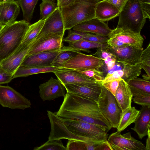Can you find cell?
Segmentation results:
<instances>
[{
    "label": "cell",
    "mask_w": 150,
    "mask_h": 150,
    "mask_svg": "<svg viewBox=\"0 0 150 150\" xmlns=\"http://www.w3.org/2000/svg\"><path fill=\"white\" fill-rule=\"evenodd\" d=\"M56 113L63 119L78 120L95 125L107 132L112 128L100 112L97 102L78 94L67 92Z\"/></svg>",
    "instance_id": "6da1fadb"
},
{
    "label": "cell",
    "mask_w": 150,
    "mask_h": 150,
    "mask_svg": "<svg viewBox=\"0 0 150 150\" xmlns=\"http://www.w3.org/2000/svg\"><path fill=\"white\" fill-rule=\"evenodd\" d=\"M30 25L23 20L15 21L4 27L0 31V62L19 47Z\"/></svg>",
    "instance_id": "7a4b0ae2"
},
{
    "label": "cell",
    "mask_w": 150,
    "mask_h": 150,
    "mask_svg": "<svg viewBox=\"0 0 150 150\" xmlns=\"http://www.w3.org/2000/svg\"><path fill=\"white\" fill-rule=\"evenodd\" d=\"M103 0H75L69 5L60 8L65 30L95 18V8L98 2Z\"/></svg>",
    "instance_id": "3957f363"
},
{
    "label": "cell",
    "mask_w": 150,
    "mask_h": 150,
    "mask_svg": "<svg viewBox=\"0 0 150 150\" xmlns=\"http://www.w3.org/2000/svg\"><path fill=\"white\" fill-rule=\"evenodd\" d=\"M116 28L140 33L146 22L138 0H128L120 12Z\"/></svg>",
    "instance_id": "277c9868"
},
{
    "label": "cell",
    "mask_w": 150,
    "mask_h": 150,
    "mask_svg": "<svg viewBox=\"0 0 150 150\" xmlns=\"http://www.w3.org/2000/svg\"><path fill=\"white\" fill-rule=\"evenodd\" d=\"M62 119L68 129L83 142L101 143L107 140V132L97 125L78 120Z\"/></svg>",
    "instance_id": "5b68a950"
},
{
    "label": "cell",
    "mask_w": 150,
    "mask_h": 150,
    "mask_svg": "<svg viewBox=\"0 0 150 150\" xmlns=\"http://www.w3.org/2000/svg\"><path fill=\"white\" fill-rule=\"evenodd\" d=\"M97 103L100 112L111 127L116 128L122 111L115 96L102 86Z\"/></svg>",
    "instance_id": "8992f818"
},
{
    "label": "cell",
    "mask_w": 150,
    "mask_h": 150,
    "mask_svg": "<svg viewBox=\"0 0 150 150\" xmlns=\"http://www.w3.org/2000/svg\"><path fill=\"white\" fill-rule=\"evenodd\" d=\"M0 104L4 107L23 110L31 105L29 100L12 88L0 85Z\"/></svg>",
    "instance_id": "52a82bcc"
},
{
    "label": "cell",
    "mask_w": 150,
    "mask_h": 150,
    "mask_svg": "<svg viewBox=\"0 0 150 150\" xmlns=\"http://www.w3.org/2000/svg\"><path fill=\"white\" fill-rule=\"evenodd\" d=\"M104 64L103 60L80 52L64 62L62 67L74 70L99 69Z\"/></svg>",
    "instance_id": "ba28073f"
},
{
    "label": "cell",
    "mask_w": 150,
    "mask_h": 150,
    "mask_svg": "<svg viewBox=\"0 0 150 150\" xmlns=\"http://www.w3.org/2000/svg\"><path fill=\"white\" fill-rule=\"evenodd\" d=\"M108 141L113 150H146L142 142L132 137L130 132L121 134L117 131L111 134Z\"/></svg>",
    "instance_id": "9c48e42d"
},
{
    "label": "cell",
    "mask_w": 150,
    "mask_h": 150,
    "mask_svg": "<svg viewBox=\"0 0 150 150\" xmlns=\"http://www.w3.org/2000/svg\"><path fill=\"white\" fill-rule=\"evenodd\" d=\"M65 31L61 11L59 7L45 20L42 29L34 41L51 35L64 36Z\"/></svg>",
    "instance_id": "30bf717a"
},
{
    "label": "cell",
    "mask_w": 150,
    "mask_h": 150,
    "mask_svg": "<svg viewBox=\"0 0 150 150\" xmlns=\"http://www.w3.org/2000/svg\"><path fill=\"white\" fill-rule=\"evenodd\" d=\"M63 37L59 35H51L36 41L34 40L26 55L61 49L64 46L62 41Z\"/></svg>",
    "instance_id": "8fae6325"
},
{
    "label": "cell",
    "mask_w": 150,
    "mask_h": 150,
    "mask_svg": "<svg viewBox=\"0 0 150 150\" xmlns=\"http://www.w3.org/2000/svg\"><path fill=\"white\" fill-rule=\"evenodd\" d=\"M107 49L113 55L116 62L133 65L138 64L143 50L128 45L117 48L108 46Z\"/></svg>",
    "instance_id": "7c38bea8"
},
{
    "label": "cell",
    "mask_w": 150,
    "mask_h": 150,
    "mask_svg": "<svg viewBox=\"0 0 150 150\" xmlns=\"http://www.w3.org/2000/svg\"><path fill=\"white\" fill-rule=\"evenodd\" d=\"M33 42L21 44L13 53L0 62V66L5 71L13 75L21 66Z\"/></svg>",
    "instance_id": "4fadbf2b"
},
{
    "label": "cell",
    "mask_w": 150,
    "mask_h": 150,
    "mask_svg": "<svg viewBox=\"0 0 150 150\" xmlns=\"http://www.w3.org/2000/svg\"><path fill=\"white\" fill-rule=\"evenodd\" d=\"M40 97L43 101H50L65 95V88L58 79L52 77L39 86Z\"/></svg>",
    "instance_id": "5bb4252c"
},
{
    "label": "cell",
    "mask_w": 150,
    "mask_h": 150,
    "mask_svg": "<svg viewBox=\"0 0 150 150\" xmlns=\"http://www.w3.org/2000/svg\"><path fill=\"white\" fill-rule=\"evenodd\" d=\"M67 92L78 94L97 102L101 91L100 83H75L64 85Z\"/></svg>",
    "instance_id": "9a60e30c"
},
{
    "label": "cell",
    "mask_w": 150,
    "mask_h": 150,
    "mask_svg": "<svg viewBox=\"0 0 150 150\" xmlns=\"http://www.w3.org/2000/svg\"><path fill=\"white\" fill-rule=\"evenodd\" d=\"M108 37L115 38L127 45L143 50L144 38L140 33H135L129 30L116 28L112 30Z\"/></svg>",
    "instance_id": "2e32d148"
},
{
    "label": "cell",
    "mask_w": 150,
    "mask_h": 150,
    "mask_svg": "<svg viewBox=\"0 0 150 150\" xmlns=\"http://www.w3.org/2000/svg\"><path fill=\"white\" fill-rule=\"evenodd\" d=\"M53 73L64 85L75 83H100L80 73L74 69L63 68Z\"/></svg>",
    "instance_id": "e0dca14e"
},
{
    "label": "cell",
    "mask_w": 150,
    "mask_h": 150,
    "mask_svg": "<svg viewBox=\"0 0 150 150\" xmlns=\"http://www.w3.org/2000/svg\"><path fill=\"white\" fill-rule=\"evenodd\" d=\"M72 29L76 31L108 37L112 31L107 24L96 18L80 23Z\"/></svg>",
    "instance_id": "ac0fdd59"
},
{
    "label": "cell",
    "mask_w": 150,
    "mask_h": 150,
    "mask_svg": "<svg viewBox=\"0 0 150 150\" xmlns=\"http://www.w3.org/2000/svg\"><path fill=\"white\" fill-rule=\"evenodd\" d=\"M20 11V7L16 1H0V24L5 26L15 21Z\"/></svg>",
    "instance_id": "d6986e66"
},
{
    "label": "cell",
    "mask_w": 150,
    "mask_h": 150,
    "mask_svg": "<svg viewBox=\"0 0 150 150\" xmlns=\"http://www.w3.org/2000/svg\"><path fill=\"white\" fill-rule=\"evenodd\" d=\"M61 49L26 55L21 66H50Z\"/></svg>",
    "instance_id": "ffe728a7"
},
{
    "label": "cell",
    "mask_w": 150,
    "mask_h": 150,
    "mask_svg": "<svg viewBox=\"0 0 150 150\" xmlns=\"http://www.w3.org/2000/svg\"><path fill=\"white\" fill-rule=\"evenodd\" d=\"M139 111L134 122V126L131 129L136 132L139 138L142 139L147 135L150 128V107L142 106Z\"/></svg>",
    "instance_id": "44dd1931"
},
{
    "label": "cell",
    "mask_w": 150,
    "mask_h": 150,
    "mask_svg": "<svg viewBox=\"0 0 150 150\" xmlns=\"http://www.w3.org/2000/svg\"><path fill=\"white\" fill-rule=\"evenodd\" d=\"M95 13L96 18L104 22L118 16L120 12L112 4L103 0L96 4Z\"/></svg>",
    "instance_id": "7402d4cb"
},
{
    "label": "cell",
    "mask_w": 150,
    "mask_h": 150,
    "mask_svg": "<svg viewBox=\"0 0 150 150\" xmlns=\"http://www.w3.org/2000/svg\"><path fill=\"white\" fill-rule=\"evenodd\" d=\"M115 96L122 111L131 107L132 94L127 83L122 79Z\"/></svg>",
    "instance_id": "603a6c76"
},
{
    "label": "cell",
    "mask_w": 150,
    "mask_h": 150,
    "mask_svg": "<svg viewBox=\"0 0 150 150\" xmlns=\"http://www.w3.org/2000/svg\"><path fill=\"white\" fill-rule=\"evenodd\" d=\"M63 68L50 66H21L17 70L13 76V79L27 76L30 75L40 73L54 72Z\"/></svg>",
    "instance_id": "cb8c5ba5"
},
{
    "label": "cell",
    "mask_w": 150,
    "mask_h": 150,
    "mask_svg": "<svg viewBox=\"0 0 150 150\" xmlns=\"http://www.w3.org/2000/svg\"><path fill=\"white\" fill-rule=\"evenodd\" d=\"M134 97L150 95V81L136 77L127 83Z\"/></svg>",
    "instance_id": "d4e9b609"
},
{
    "label": "cell",
    "mask_w": 150,
    "mask_h": 150,
    "mask_svg": "<svg viewBox=\"0 0 150 150\" xmlns=\"http://www.w3.org/2000/svg\"><path fill=\"white\" fill-rule=\"evenodd\" d=\"M139 112L134 107H131L123 111L116 127L117 131L121 132L132 123H134Z\"/></svg>",
    "instance_id": "484cf974"
},
{
    "label": "cell",
    "mask_w": 150,
    "mask_h": 150,
    "mask_svg": "<svg viewBox=\"0 0 150 150\" xmlns=\"http://www.w3.org/2000/svg\"><path fill=\"white\" fill-rule=\"evenodd\" d=\"M70 47L64 46L61 48L51 64L52 66L62 68L63 63L80 52Z\"/></svg>",
    "instance_id": "4316f807"
},
{
    "label": "cell",
    "mask_w": 150,
    "mask_h": 150,
    "mask_svg": "<svg viewBox=\"0 0 150 150\" xmlns=\"http://www.w3.org/2000/svg\"><path fill=\"white\" fill-rule=\"evenodd\" d=\"M69 43V46L79 51L88 52V50L91 49L106 48L108 46L107 43H98L83 39L74 42Z\"/></svg>",
    "instance_id": "83f0119b"
},
{
    "label": "cell",
    "mask_w": 150,
    "mask_h": 150,
    "mask_svg": "<svg viewBox=\"0 0 150 150\" xmlns=\"http://www.w3.org/2000/svg\"><path fill=\"white\" fill-rule=\"evenodd\" d=\"M39 0H18L22 11L23 20L29 22L32 20L35 6Z\"/></svg>",
    "instance_id": "f1b7e54d"
},
{
    "label": "cell",
    "mask_w": 150,
    "mask_h": 150,
    "mask_svg": "<svg viewBox=\"0 0 150 150\" xmlns=\"http://www.w3.org/2000/svg\"><path fill=\"white\" fill-rule=\"evenodd\" d=\"M45 20L40 19L37 22L30 25L25 33L22 44L30 43L35 39L42 29Z\"/></svg>",
    "instance_id": "f546056e"
},
{
    "label": "cell",
    "mask_w": 150,
    "mask_h": 150,
    "mask_svg": "<svg viewBox=\"0 0 150 150\" xmlns=\"http://www.w3.org/2000/svg\"><path fill=\"white\" fill-rule=\"evenodd\" d=\"M122 69L124 75L122 79L128 83L131 80L140 75L142 68L138 64L134 65L124 64Z\"/></svg>",
    "instance_id": "4dcf8cb0"
},
{
    "label": "cell",
    "mask_w": 150,
    "mask_h": 150,
    "mask_svg": "<svg viewBox=\"0 0 150 150\" xmlns=\"http://www.w3.org/2000/svg\"><path fill=\"white\" fill-rule=\"evenodd\" d=\"M40 7L41 19L44 20L59 8L57 3L50 0H42Z\"/></svg>",
    "instance_id": "1f68e13d"
},
{
    "label": "cell",
    "mask_w": 150,
    "mask_h": 150,
    "mask_svg": "<svg viewBox=\"0 0 150 150\" xmlns=\"http://www.w3.org/2000/svg\"><path fill=\"white\" fill-rule=\"evenodd\" d=\"M150 76V43L146 48L143 50L137 64Z\"/></svg>",
    "instance_id": "d6a6232c"
},
{
    "label": "cell",
    "mask_w": 150,
    "mask_h": 150,
    "mask_svg": "<svg viewBox=\"0 0 150 150\" xmlns=\"http://www.w3.org/2000/svg\"><path fill=\"white\" fill-rule=\"evenodd\" d=\"M34 150H66L61 139L49 140L38 147H35Z\"/></svg>",
    "instance_id": "836d02e7"
},
{
    "label": "cell",
    "mask_w": 150,
    "mask_h": 150,
    "mask_svg": "<svg viewBox=\"0 0 150 150\" xmlns=\"http://www.w3.org/2000/svg\"><path fill=\"white\" fill-rule=\"evenodd\" d=\"M80 73L89 77L93 79L95 81L101 83L103 80L104 73L99 69H83L75 70Z\"/></svg>",
    "instance_id": "e575fe53"
},
{
    "label": "cell",
    "mask_w": 150,
    "mask_h": 150,
    "mask_svg": "<svg viewBox=\"0 0 150 150\" xmlns=\"http://www.w3.org/2000/svg\"><path fill=\"white\" fill-rule=\"evenodd\" d=\"M89 33L81 32L74 30H70L67 37L63 38V42L68 43L74 42L83 39L88 35Z\"/></svg>",
    "instance_id": "d590c367"
},
{
    "label": "cell",
    "mask_w": 150,
    "mask_h": 150,
    "mask_svg": "<svg viewBox=\"0 0 150 150\" xmlns=\"http://www.w3.org/2000/svg\"><path fill=\"white\" fill-rule=\"evenodd\" d=\"M87 142L79 140H68L66 147V150H86Z\"/></svg>",
    "instance_id": "8d00e7d4"
},
{
    "label": "cell",
    "mask_w": 150,
    "mask_h": 150,
    "mask_svg": "<svg viewBox=\"0 0 150 150\" xmlns=\"http://www.w3.org/2000/svg\"><path fill=\"white\" fill-rule=\"evenodd\" d=\"M83 39L95 42L105 43H107L109 38L108 36L89 33Z\"/></svg>",
    "instance_id": "74e56055"
},
{
    "label": "cell",
    "mask_w": 150,
    "mask_h": 150,
    "mask_svg": "<svg viewBox=\"0 0 150 150\" xmlns=\"http://www.w3.org/2000/svg\"><path fill=\"white\" fill-rule=\"evenodd\" d=\"M121 79L108 81L103 83L101 84L102 86L115 96Z\"/></svg>",
    "instance_id": "f35d334b"
},
{
    "label": "cell",
    "mask_w": 150,
    "mask_h": 150,
    "mask_svg": "<svg viewBox=\"0 0 150 150\" xmlns=\"http://www.w3.org/2000/svg\"><path fill=\"white\" fill-rule=\"evenodd\" d=\"M107 48H97L95 53L92 54L104 61L113 57V55L108 51Z\"/></svg>",
    "instance_id": "ab89813d"
},
{
    "label": "cell",
    "mask_w": 150,
    "mask_h": 150,
    "mask_svg": "<svg viewBox=\"0 0 150 150\" xmlns=\"http://www.w3.org/2000/svg\"><path fill=\"white\" fill-rule=\"evenodd\" d=\"M124 75V72L122 69V70L115 71L111 74L106 76L101 81V83L108 81L122 79Z\"/></svg>",
    "instance_id": "60d3db41"
},
{
    "label": "cell",
    "mask_w": 150,
    "mask_h": 150,
    "mask_svg": "<svg viewBox=\"0 0 150 150\" xmlns=\"http://www.w3.org/2000/svg\"><path fill=\"white\" fill-rule=\"evenodd\" d=\"M13 74L4 70L0 66V85L8 83L13 79Z\"/></svg>",
    "instance_id": "b9f144b4"
},
{
    "label": "cell",
    "mask_w": 150,
    "mask_h": 150,
    "mask_svg": "<svg viewBox=\"0 0 150 150\" xmlns=\"http://www.w3.org/2000/svg\"><path fill=\"white\" fill-rule=\"evenodd\" d=\"M145 17L150 19V0H138Z\"/></svg>",
    "instance_id": "7bdbcfd3"
},
{
    "label": "cell",
    "mask_w": 150,
    "mask_h": 150,
    "mask_svg": "<svg viewBox=\"0 0 150 150\" xmlns=\"http://www.w3.org/2000/svg\"><path fill=\"white\" fill-rule=\"evenodd\" d=\"M132 100L134 102L142 106L150 107V95H147L139 97H134Z\"/></svg>",
    "instance_id": "ee69618b"
},
{
    "label": "cell",
    "mask_w": 150,
    "mask_h": 150,
    "mask_svg": "<svg viewBox=\"0 0 150 150\" xmlns=\"http://www.w3.org/2000/svg\"><path fill=\"white\" fill-rule=\"evenodd\" d=\"M107 43L108 46L114 47H120L128 45L115 38H110Z\"/></svg>",
    "instance_id": "f6af8a7d"
},
{
    "label": "cell",
    "mask_w": 150,
    "mask_h": 150,
    "mask_svg": "<svg viewBox=\"0 0 150 150\" xmlns=\"http://www.w3.org/2000/svg\"><path fill=\"white\" fill-rule=\"evenodd\" d=\"M115 6L120 11L122 10L128 0H105Z\"/></svg>",
    "instance_id": "bcb514c9"
},
{
    "label": "cell",
    "mask_w": 150,
    "mask_h": 150,
    "mask_svg": "<svg viewBox=\"0 0 150 150\" xmlns=\"http://www.w3.org/2000/svg\"><path fill=\"white\" fill-rule=\"evenodd\" d=\"M96 150H113L108 140L100 143L97 147Z\"/></svg>",
    "instance_id": "7dc6e473"
},
{
    "label": "cell",
    "mask_w": 150,
    "mask_h": 150,
    "mask_svg": "<svg viewBox=\"0 0 150 150\" xmlns=\"http://www.w3.org/2000/svg\"><path fill=\"white\" fill-rule=\"evenodd\" d=\"M75 0H57L58 7L61 8L67 6L74 2Z\"/></svg>",
    "instance_id": "c3c4849f"
},
{
    "label": "cell",
    "mask_w": 150,
    "mask_h": 150,
    "mask_svg": "<svg viewBox=\"0 0 150 150\" xmlns=\"http://www.w3.org/2000/svg\"><path fill=\"white\" fill-rule=\"evenodd\" d=\"M147 135H148V137L146 140V144L145 146L146 150H150V128L148 129Z\"/></svg>",
    "instance_id": "681fc988"
},
{
    "label": "cell",
    "mask_w": 150,
    "mask_h": 150,
    "mask_svg": "<svg viewBox=\"0 0 150 150\" xmlns=\"http://www.w3.org/2000/svg\"><path fill=\"white\" fill-rule=\"evenodd\" d=\"M142 77H143V79L146 80L150 81V76L147 75V74H144L142 75Z\"/></svg>",
    "instance_id": "f907efd6"
},
{
    "label": "cell",
    "mask_w": 150,
    "mask_h": 150,
    "mask_svg": "<svg viewBox=\"0 0 150 150\" xmlns=\"http://www.w3.org/2000/svg\"><path fill=\"white\" fill-rule=\"evenodd\" d=\"M4 26H3L1 24H0V31L1 30V29L3 28L4 27Z\"/></svg>",
    "instance_id": "816d5d0a"
},
{
    "label": "cell",
    "mask_w": 150,
    "mask_h": 150,
    "mask_svg": "<svg viewBox=\"0 0 150 150\" xmlns=\"http://www.w3.org/2000/svg\"><path fill=\"white\" fill-rule=\"evenodd\" d=\"M50 0L53 2H54L55 0Z\"/></svg>",
    "instance_id": "f5cc1de1"
},
{
    "label": "cell",
    "mask_w": 150,
    "mask_h": 150,
    "mask_svg": "<svg viewBox=\"0 0 150 150\" xmlns=\"http://www.w3.org/2000/svg\"><path fill=\"white\" fill-rule=\"evenodd\" d=\"M4 0H0V1H4Z\"/></svg>",
    "instance_id": "db71d44e"
}]
</instances>
